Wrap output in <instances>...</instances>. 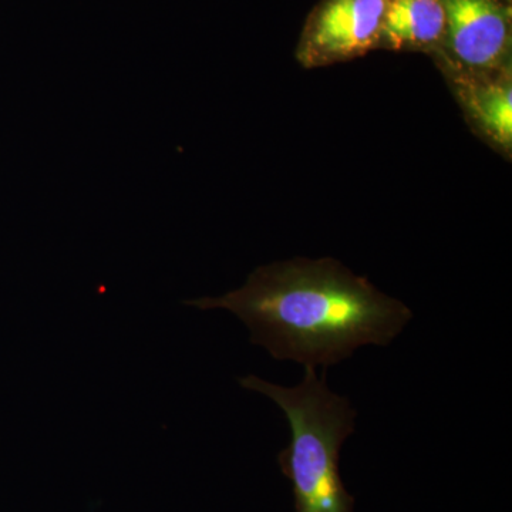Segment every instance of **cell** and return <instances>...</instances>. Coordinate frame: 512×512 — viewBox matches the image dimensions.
I'll return each mask as SVG.
<instances>
[{"label": "cell", "instance_id": "5", "mask_svg": "<svg viewBox=\"0 0 512 512\" xmlns=\"http://www.w3.org/2000/svg\"><path fill=\"white\" fill-rule=\"evenodd\" d=\"M446 33L443 0H389L380 42L394 49L441 45Z\"/></svg>", "mask_w": 512, "mask_h": 512}, {"label": "cell", "instance_id": "4", "mask_svg": "<svg viewBox=\"0 0 512 512\" xmlns=\"http://www.w3.org/2000/svg\"><path fill=\"white\" fill-rule=\"evenodd\" d=\"M443 43L457 62L490 70L507 57L511 43L510 13L500 0H443Z\"/></svg>", "mask_w": 512, "mask_h": 512}, {"label": "cell", "instance_id": "3", "mask_svg": "<svg viewBox=\"0 0 512 512\" xmlns=\"http://www.w3.org/2000/svg\"><path fill=\"white\" fill-rule=\"evenodd\" d=\"M389 0H322L301 43L303 59L335 62L363 55L380 43Z\"/></svg>", "mask_w": 512, "mask_h": 512}, {"label": "cell", "instance_id": "1", "mask_svg": "<svg viewBox=\"0 0 512 512\" xmlns=\"http://www.w3.org/2000/svg\"><path fill=\"white\" fill-rule=\"evenodd\" d=\"M185 305L227 309L274 359L323 370L363 346L390 345L413 318L404 303L333 259L261 266L237 291Z\"/></svg>", "mask_w": 512, "mask_h": 512}, {"label": "cell", "instance_id": "6", "mask_svg": "<svg viewBox=\"0 0 512 512\" xmlns=\"http://www.w3.org/2000/svg\"><path fill=\"white\" fill-rule=\"evenodd\" d=\"M467 104L474 119L485 133L504 147L512 140V92L507 82L487 83L471 87Z\"/></svg>", "mask_w": 512, "mask_h": 512}, {"label": "cell", "instance_id": "2", "mask_svg": "<svg viewBox=\"0 0 512 512\" xmlns=\"http://www.w3.org/2000/svg\"><path fill=\"white\" fill-rule=\"evenodd\" d=\"M244 389L269 397L285 413L291 429L288 447L278 454L291 481L295 512H355V498L343 485L340 448L355 431L356 410L348 397L326 383V370L305 367L298 386H279L256 376L239 379Z\"/></svg>", "mask_w": 512, "mask_h": 512}]
</instances>
